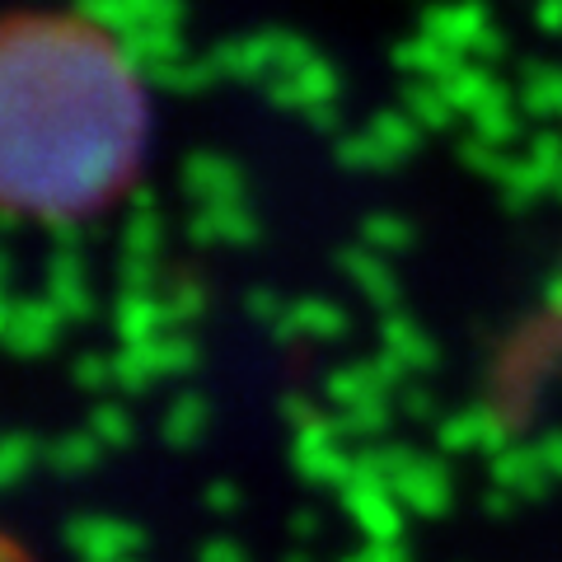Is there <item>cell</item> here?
<instances>
[{
    "mask_svg": "<svg viewBox=\"0 0 562 562\" xmlns=\"http://www.w3.org/2000/svg\"><path fill=\"white\" fill-rule=\"evenodd\" d=\"M146 136L136 70L103 29L57 10L5 29V179L33 211H90L127 179Z\"/></svg>",
    "mask_w": 562,
    "mask_h": 562,
    "instance_id": "obj_1",
    "label": "cell"
}]
</instances>
